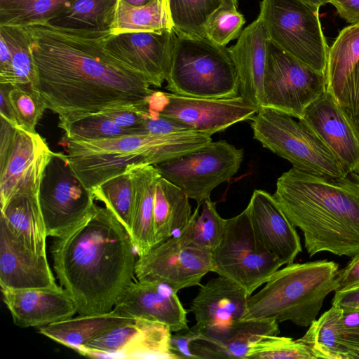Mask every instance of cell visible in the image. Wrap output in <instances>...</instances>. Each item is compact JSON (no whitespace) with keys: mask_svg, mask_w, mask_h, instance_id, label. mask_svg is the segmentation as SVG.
<instances>
[{"mask_svg":"<svg viewBox=\"0 0 359 359\" xmlns=\"http://www.w3.org/2000/svg\"><path fill=\"white\" fill-rule=\"evenodd\" d=\"M269 36L257 18L242 30L235 45L229 48L236 70L239 95L259 111L264 107V76Z\"/></svg>","mask_w":359,"mask_h":359,"instance_id":"cell-23","label":"cell"},{"mask_svg":"<svg viewBox=\"0 0 359 359\" xmlns=\"http://www.w3.org/2000/svg\"><path fill=\"white\" fill-rule=\"evenodd\" d=\"M243 157V149H238L226 140H218L154 166L161 177L200 204L210 198L216 187L238 172Z\"/></svg>","mask_w":359,"mask_h":359,"instance_id":"cell-12","label":"cell"},{"mask_svg":"<svg viewBox=\"0 0 359 359\" xmlns=\"http://www.w3.org/2000/svg\"><path fill=\"white\" fill-rule=\"evenodd\" d=\"M249 297L240 285L219 276L201 285L190 311L199 327L228 326L243 319Z\"/></svg>","mask_w":359,"mask_h":359,"instance_id":"cell-24","label":"cell"},{"mask_svg":"<svg viewBox=\"0 0 359 359\" xmlns=\"http://www.w3.org/2000/svg\"><path fill=\"white\" fill-rule=\"evenodd\" d=\"M341 342L346 351V359H359V325L344 328Z\"/></svg>","mask_w":359,"mask_h":359,"instance_id":"cell-50","label":"cell"},{"mask_svg":"<svg viewBox=\"0 0 359 359\" xmlns=\"http://www.w3.org/2000/svg\"><path fill=\"white\" fill-rule=\"evenodd\" d=\"M275 320H241L229 326L200 331L197 350L203 358H245L251 346L265 335H278Z\"/></svg>","mask_w":359,"mask_h":359,"instance_id":"cell-25","label":"cell"},{"mask_svg":"<svg viewBox=\"0 0 359 359\" xmlns=\"http://www.w3.org/2000/svg\"><path fill=\"white\" fill-rule=\"evenodd\" d=\"M299 339L316 359H346V351L341 342L344 328V311L332 306L309 326Z\"/></svg>","mask_w":359,"mask_h":359,"instance_id":"cell-33","label":"cell"},{"mask_svg":"<svg viewBox=\"0 0 359 359\" xmlns=\"http://www.w3.org/2000/svg\"><path fill=\"white\" fill-rule=\"evenodd\" d=\"M53 269L79 314L111 311L136 280V252L123 225L96 205L86 218L54 238Z\"/></svg>","mask_w":359,"mask_h":359,"instance_id":"cell-2","label":"cell"},{"mask_svg":"<svg viewBox=\"0 0 359 359\" xmlns=\"http://www.w3.org/2000/svg\"><path fill=\"white\" fill-rule=\"evenodd\" d=\"M316 359L309 348L299 339L265 335L255 342L245 359Z\"/></svg>","mask_w":359,"mask_h":359,"instance_id":"cell-41","label":"cell"},{"mask_svg":"<svg viewBox=\"0 0 359 359\" xmlns=\"http://www.w3.org/2000/svg\"><path fill=\"white\" fill-rule=\"evenodd\" d=\"M359 60V22L344 27L329 48L326 90L337 103L351 71Z\"/></svg>","mask_w":359,"mask_h":359,"instance_id":"cell-31","label":"cell"},{"mask_svg":"<svg viewBox=\"0 0 359 359\" xmlns=\"http://www.w3.org/2000/svg\"><path fill=\"white\" fill-rule=\"evenodd\" d=\"M127 3L133 6H141L149 0H124Z\"/></svg>","mask_w":359,"mask_h":359,"instance_id":"cell-51","label":"cell"},{"mask_svg":"<svg viewBox=\"0 0 359 359\" xmlns=\"http://www.w3.org/2000/svg\"><path fill=\"white\" fill-rule=\"evenodd\" d=\"M76 0H0V26L45 25L66 11Z\"/></svg>","mask_w":359,"mask_h":359,"instance_id":"cell-34","label":"cell"},{"mask_svg":"<svg viewBox=\"0 0 359 359\" xmlns=\"http://www.w3.org/2000/svg\"><path fill=\"white\" fill-rule=\"evenodd\" d=\"M130 318H142L162 323L172 332L189 327L187 311L177 292L158 283L133 281L114 309Z\"/></svg>","mask_w":359,"mask_h":359,"instance_id":"cell-21","label":"cell"},{"mask_svg":"<svg viewBox=\"0 0 359 359\" xmlns=\"http://www.w3.org/2000/svg\"><path fill=\"white\" fill-rule=\"evenodd\" d=\"M226 219L217 211L210 198L198 204L185 227L177 234L187 245H194L212 252L222 243Z\"/></svg>","mask_w":359,"mask_h":359,"instance_id":"cell-35","label":"cell"},{"mask_svg":"<svg viewBox=\"0 0 359 359\" xmlns=\"http://www.w3.org/2000/svg\"><path fill=\"white\" fill-rule=\"evenodd\" d=\"M135 318L123 316L114 309L101 313L79 314L40 327L39 332L76 351L99 336Z\"/></svg>","mask_w":359,"mask_h":359,"instance_id":"cell-27","label":"cell"},{"mask_svg":"<svg viewBox=\"0 0 359 359\" xmlns=\"http://www.w3.org/2000/svg\"><path fill=\"white\" fill-rule=\"evenodd\" d=\"M166 89L183 96L229 98L239 95L229 48L206 37L176 34Z\"/></svg>","mask_w":359,"mask_h":359,"instance_id":"cell-6","label":"cell"},{"mask_svg":"<svg viewBox=\"0 0 359 359\" xmlns=\"http://www.w3.org/2000/svg\"><path fill=\"white\" fill-rule=\"evenodd\" d=\"M212 271V252L185 244L173 236L138 257L135 267L140 282L158 283L177 292L201 285L203 276Z\"/></svg>","mask_w":359,"mask_h":359,"instance_id":"cell-15","label":"cell"},{"mask_svg":"<svg viewBox=\"0 0 359 359\" xmlns=\"http://www.w3.org/2000/svg\"><path fill=\"white\" fill-rule=\"evenodd\" d=\"M148 110L173 118L193 131L212 136L233 125L251 120L258 110L238 95L229 98H202L154 91Z\"/></svg>","mask_w":359,"mask_h":359,"instance_id":"cell-14","label":"cell"},{"mask_svg":"<svg viewBox=\"0 0 359 359\" xmlns=\"http://www.w3.org/2000/svg\"><path fill=\"white\" fill-rule=\"evenodd\" d=\"M11 233L32 252L47 256L46 229L39 196H22L1 209V219Z\"/></svg>","mask_w":359,"mask_h":359,"instance_id":"cell-29","label":"cell"},{"mask_svg":"<svg viewBox=\"0 0 359 359\" xmlns=\"http://www.w3.org/2000/svg\"><path fill=\"white\" fill-rule=\"evenodd\" d=\"M358 286H359V253L351 257L346 266L339 269L334 292Z\"/></svg>","mask_w":359,"mask_h":359,"instance_id":"cell-47","label":"cell"},{"mask_svg":"<svg viewBox=\"0 0 359 359\" xmlns=\"http://www.w3.org/2000/svg\"><path fill=\"white\" fill-rule=\"evenodd\" d=\"M192 215L189 198L177 185L160 176L156 182L154 203L156 245L178 233Z\"/></svg>","mask_w":359,"mask_h":359,"instance_id":"cell-30","label":"cell"},{"mask_svg":"<svg viewBox=\"0 0 359 359\" xmlns=\"http://www.w3.org/2000/svg\"><path fill=\"white\" fill-rule=\"evenodd\" d=\"M7 97L16 126L32 133L46 108L41 94L30 86L7 84Z\"/></svg>","mask_w":359,"mask_h":359,"instance_id":"cell-40","label":"cell"},{"mask_svg":"<svg viewBox=\"0 0 359 359\" xmlns=\"http://www.w3.org/2000/svg\"><path fill=\"white\" fill-rule=\"evenodd\" d=\"M119 0H76L50 25L93 39H105L111 34Z\"/></svg>","mask_w":359,"mask_h":359,"instance_id":"cell-28","label":"cell"},{"mask_svg":"<svg viewBox=\"0 0 359 359\" xmlns=\"http://www.w3.org/2000/svg\"><path fill=\"white\" fill-rule=\"evenodd\" d=\"M198 338V332L196 325L175 332L171 335L170 348L177 359H196L190 349L192 341Z\"/></svg>","mask_w":359,"mask_h":359,"instance_id":"cell-46","label":"cell"},{"mask_svg":"<svg viewBox=\"0 0 359 359\" xmlns=\"http://www.w3.org/2000/svg\"><path fill=\"white\" fill-rule=\"evenodd\" d=\"M273 196L302 232L310 257L359 253V171L334 177L292 167L278 178Z\"/></svg>","mask_w":359,"mask_h":359,"instance_id":"cell-3","label":"cell"},{"mask_svg":"<svg viewBox=\"0 0 359 359\" xmlns=\"http://www.w3.org/2000/svg\"><path fill=\"white\" fill-rule=\"evenodd\" d=\"M65 132L62 138L78 140H94L142 134L137 130L116 125L103 114L88 115L72 121L58 123Z\"/></svg>","mask_w":359,"mask_h":359,"instance_id":"cell-39","label":"cell"},{"mask_svg":"<svg viewBox=\"0 0 359 359\" xmlns=\"http://www.w3.org/2000/svg\"><path fill=\"white\" fill-rule=\"evenodd\" d=\"M1 288L23 289L57 286L47 256L23 245L0 221Z\"/></svg>","mask_w":359,"mask_h":359,"instance_id":"cell-22","label":"cell"},{"mask_svg":"<svg viewBox=\"0 0 359 359\" xmlns=\"http://www.w3.org/2000/svg\"><path fill=\"white\" fill-rule=\"evenodd\" d=\"M95 200L93 191L74 172L67 155L54 152L39 192L48 236L59 237L88 216L97 205Z\"/></svg>","mask_w":359,"mask_h":359,"instance_id":"cell-13","label":"cell"},{"mask_svg":"<svg viewBox=\"0 0 359 359\" xmlns=\"http://www.w3.org/2000/svg\"><path fill=\"white\" fill-rule=\"evenodd\" d=\"M305 1H306L311 4L319 6L329 3V0H305Z\"/></svg>","mask_w":359,"mask_h":359,"instance_id":"cell-52","label":"cell"},{"mask_svg":"<svg viewBox=\"0 0 359 359\" xmlns=\"http://www.w3.org/2000/svg\"><path fill=\"white\" fill-rule=\"evenodd\" d=\"M26 28L36 69L34 88L47 109L65 123L113 109L147 104L154 90L138 73L104 50V39L70 33L49 24Z\"/></svg>","mask_w":359,"mask_h":359,"instance_id":"cell-1","label":"cell"},{"mask_svg":"<svg viewBox=\"0 0 359 359\" xmlns=\"http://www.w3.org/2000/svg\"><path fill=\"white\" fill-rule=\"evenodd\" d=\"M339 271L337 263L327 259L287 264L249 297L242 320L290 321L309 327L326 297L334 292Z\"/></svg>","mask_w":359,"mask_h":359,"instance_id":"cell-5","label":"cell"},{"mask_svg":"<svg viewBox=\"0 0 359 359\" xmlns=\"http://www.w3.org/2000/svg\"><path fill=\"white\" fill-rule=\"evenodd\" d=\"M168 0H149L141 6L119 0L111 34L173 29Z\"/></svg>","mask_w":359,"mask_h":359,"instance_id":"cell-32","label":"cell"},{"mask_svg":"<svg viewBox=\"0 0 359 359\" xmlns=\"http://www.w3.org/2000/svg\"><path fill=\"white\" fill-rule=\"evenodd\" d=\"M245 210L262 245L284 264L293 263L302 250L300 237L273 195L255 190Z\"/></svg>","mask_w":359,"mask_h":359,"instance_id":"cell-19","label":"cell"},{"mask_svg":"<svg viewBox=\"0 0 359 359\" xmlns=\"http://www.w3.org/2000/svg\"><path fill=\"white\" fill-rule=\"evenodd\" d=\"M264 107L298 120L326 91L325 72L317 71L269 39L264 76Z\"/></svg>","mask_w":359,"mask_h":359,"instance_id":"cell-11","label":"cell"},{"mask_svg":"<svg viewBox=\"0 0 359 359\" xmlns=\"http://www.w3.org/2000/svg\"><path fill=\"white\" fill-rule=\"evenodd\" d=\"M147 111L148 106L146 104L121 107L102 114L122 128L135 129L145 134L142 126Z\"/></svg>","mask_w":359,"mask_h":359,"instance_id":"cell-44","label":"cell"},{"mask_svg":"<svg viewBox=\"0 0 359 359\" xmlns=\"http://www.w3.org/2000/svg\"><path fill=\"white\" fill-rule=\"evenodd\" d=\"M176 34L205 37L210 16L224 4L238 6L237 0H168Z\"/></svg>","mask_w":359,"mask_h":359,"instance_id":"cell-36","label":"cell"},{"mask_svg":"<svg viewBox=\"0 0 359 359\" xmlns=\"http://www.w3.org/2000/svg\"><path fill=\"white\" fill-rule=\"evenodd\" d=\"M332 305L342 309L344 312L359 311V286L334 292Z\"/></svg>","mask_w":359,"mask_h":359,"instance_id":"cell-48","label":"cell"},{"mask_svg":"<svg viewBox=\"0 0 359 359\" xmlns=\"http://www.w3.org/2000/svg\"><path fill=\"white\" fill-rule=\"evenodd\" d=\"M1 209L22 196H39L44 170L54 151L37 133L15 126L1 117Z\"/></svg>","mask_w":359,"mask_h":359,"instance_id":"cell-10","label":"cell"},{"mask_svg":"<svg viewBox=\"0 0 359 359\" xmlns=\"http://www.w3.org/2000/svg\"><path fill=\"white\" fill-rule=\"evenodd\" d=\"M253 137L262 147L298 170L341 177L348 173L318 136L299 120L262 107L251 119Z\"/></svg>","mask_w":359,"mask_h":359,"instance_id":"cell-7","label":"cell"},{"mask_svg":"<svg viewBox=\"0 0 359 359\" xmlns=\"http://www.w3.org/2000/svg\"><path fill=\"white\" fill-rule=\"evenodd\" d=\"M319 8L305 0H262L258 18L269 40L325 74L330 47L321 27Z\"/></svg>","mask_w":359,"mask_h":359,"instance_id":"cell-8","label":"cell"},{"mask_svg":"<svg viewBox=\"0 0 359 359\" xmlns=\"http://www.w3.org/2000/svg\"><path fill=\"white\" fill-rule=\"evenodd\" d=\"M95 200L101 201L123 225L130 235L133 208V184L130 172L114 176L92 190Z\"/></svg>","mask_w":359,"mask_h":359,"instance_id":"cell-37","label":"cell"},{"mask_svg":"<svg viewBox=\"0 0 359 359\" xmlns=\"http://www.w3.org/2000/svg\"><path fill=\"white\" fill-rule=\"evenodd\" d=\"M166 325L142 318L123 323L76 351L90 358L177 359Z\"/></svg>","mask_w":359,"mask_h":359,"instance_id":"cell-16","label":"cell"},{"mask_svg":"<svg viewBox=\"0 0 359 359\" xmlns=\"http://www.w3.org/2000/svg\"><path fill=\"white\" fill-rule=\"evenodd\" d=\"M283 264L259 241L245 210L226 219L222 243L212 252V271L236 283L249 296Z\"/></svg>","mask_w":359,"mask_h":359,"instance_id":"cell-9","label":"cell"},{"mask_svg":"<svg viewBox=\"0 0 359 359\" xmlns=\"http://www.w3.org/2000/svg\"><path fill=\"white\" fill-rule=\"evenodd\" d=\"M212 141L210 135L185 130L94 140L62 138L61 143L74 172L92 191L129 166L155 165L200 149Z\"/></svg>","mask_w":359,"mask_h":359,"instance_id":"cell-4","label":"cell"},{"mask_svg":"<svg viewBox=\"0 0 359 359\" xmlns=\"http://www.w3.org/2000/svg\"><path fill=\"white\" fill-rule=\"evenodd\" d=\"M176 36L174 29L111 34L103 46L121 65L160 88L169 71Z\"/></svg>","mask_w":359,"mask_h":359,"instance_id":"cell-17","label":"cell"},{"mask_svg":"<svg viewBox=\"0 0 359 359\" xmlns=\"http://www.w3.org/2000/svg\"><path fill=\"white\" fill-rule=\"evenodd\" d=\"M142 129L145 134L167 135L191 130L185 124L173 118L148 110Z\"/></svg>","mask_w":359,"mask_h":359,"instance_id":"cell-45","label":"cell"},{"mask_svg":"<svg viewBox=\"0 0 359 359\" xmlns=\"http://www.w3.org/2000/svg\"><path fill=\"white\" fill-rule=\"evenodd\" d=\"M337 104L359 140V60L348 74Z\"/></svg>","mask_w":359,"mask_h":359,"instance_id":"cell-43","label":"cell"},{"mask_svg":"<svg viewBox=\"0 0 359 359\" xmlns=\"http://www.w3.org/2000/svg\"><path fill=\"white\" fill-rule=\"evenodd\" d=\"M1 292L13 323L20 327H40L77 313L74 301L62 286L1 288Z\"/></svg>","mask_w":359,"mask_h":359,"instance_id":"cell-20","label":"cell"},{"mask_svg":"<svg viewBox=\"0 0 359 359\" xmlns=\"http://www.w3.org/2000/svg\"><path fill=\"white\" fill-rule=\"evenodd\" d=\"M133 184L131 239L138 257L156 245L154 230V203L156 184L161 176L153 165H131L126 168Z\"/></svg>","mask_w":359,"mask_h":359,"instance_id":"cell-26","label":"cell"},{"mask_svg":"<svg viewBox=\"0 0 359 359\" xmlns=\"http://www.w3.org/2000/svg\"><path fill=\"white\" fill-rule=\"evenodd\" d=\"M341 18L351 24L359 22V0H329Z\"/></svg>","mask_w":359,"mask_h":359,"instance_id":"cell-49","label":"cell"},{"mask_svg":"<svg viewBox=\"0 0 359 359\" xmlns=\"http://www.w3.org/2000/svg\"><path fill=\"white\" fill-rule=\"evenodd\" d=\"M0 34L8 41L12 54V86H30L36 81V69L30 49V36L26 28L0 26Z\"/></svg>","mask_w":359,"mask_h":359,"instance_id":"cell-38","label":"cell"},{"mask_svg":"<svg viewBox=\"0 0 359 359\" xmlns=\"http://www.w3.org/2000/svg\"><path fill=\"white\" fill-rule=\"evenodd\" d=\"M299 120L318 136L347 172L359 171V140L327 90L306 108Z\"/></svg>","mask_w":359,"mask_h":359,"instance_id":"cell-18","label":"cell"},{"mask_svg":"<svg viewBox=\"0 0 359 359\" xmlns=\"http://www.w3.org/2000/svg\"><path fill=\"white\" fill-rule=\"evenodd\" d=\"M245 22L244 16L237 6L224 4L208 18L205 26V37L214 43L225 46L238 39Z\"/></svg>","mask_w":359,"mask_h":359,"instance_id":"cell-42","label":"cell"}]
</instances>
